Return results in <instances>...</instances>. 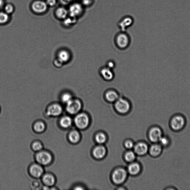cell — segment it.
Returning a JSON list of instances; mask_svg holds the SVG:
<instances>
[{"label": "cell", "mask_w": 190, "mask_h": 190, "mask_svg": "<svg viewBox=\"0 0 190 190\" xmlns=\"http://www.w3.org/2000/svg\"><path fill=\"white\" fill-rule=\"evenodd\" d=\"M186 121L182 114H176L172 116L169 121V127L175 132H180L185 128Z\"/></svg>", "instance_id": "6da1fadb"}, {"label": "cell", "mask_w": 190, "mask_h": 190, "mask_svg": "<svg viewBox=\"0 0 190 190\" xmlns=\"http://www.w3.org/2000/svg\"><path fill=\"white\" fill-rule=\"evenodd\" d=\"M115 41L118 48L123 49H126L129 46L130 39L125 32H121L116 36Z\"/></svg>", "instance_id": "7a4b0ae2"}, {"label": "cell", "mask_w": 190, "mask_h": 190, "mask_svg": "<svg viewBox=\"0 0 190 190\" xmlns=\"http://www.w3.org/2000/svg\"><path fill=\"white\" fill-rule=\"evenodd\" d=\"M114 103L116 110L121 113H126L130 110V102L125 98L120 97L119 99Z\"/></svg>", "instance_id": "3957f363"}, {"label": "cell", "mask_w": 190, "mask_h": 190, "mask_svg": "<svg viewBox=\"0 0 190 190\" xmlns=\"http://www.w3.org/2000/svg\"><path fill=\"white\" fill-rule=\"evenodd\" d=\"M164 134L162 129L160 126L155 125L150 129L148 136L152 142L158 143L159 140Z\"/></svg>", "instance_id": "277c9868"}, {"label": "cell", "mask_w": 190, "mask_h": 190, "mask_svg": "<svg viewBox=\"0 0 190 190\" xmlns=\"http://www.w3.org/2000/svg\"><path fill=\"white\" fill-rule=\"evenodd\" d=\"M82 107V102L79 99L73 98L67 103L66 109L69 113L75 114L80 112Z\"/></svg>", "instance_id": "5b68a950"}, {"label": "cell", "mask_w": 190, "mask_h": 190, "mask_svg": "<svg viewBox=\"0 0 190 190\" xmlns=\"http://www.w3.org/2000/svg\"><path fill=\"white\" fill-rule=\"evenodd\" d=\"M127 176L126 171L123 168H118L113 174L112 179L115 183L121 184L125 181Z\"/></svg>", "instance_id": "8992f818"}, {"label": "cell", "mask_w": 190, "mask_h": 190, "mask_svg": "<svg viewBox=\"0 0 190 190\" xmlns=\"http://www.w3.org/2000/svg\"><path fill=\"white\" fill-rule=\"evenodd\" d=\"M89 122L88 116L84 113L78 114L75 119V124L80 129L86 128L89 125Z\"/></svg>", "instance_id": "52a82bcc"}, {"label": "cell", "mask_w": 190, "mask_h": 190, "mask_svg": "<svg viewBox=\"0 0 190 190\" xmlns=\"http://www.w3.org/2000/svg\"><path fill=\"white\" fill-rule=\"evenodd\" d=\"M83 12L82 5L80 3H75L69 7V12L71 17L76 18L81 15Z\"/></svg>", "instance_id": "ba28073f"}, {"label": "cell", "mask_w": 190, "mask_h": 190, "mask_svg": "<svg viewBox=\"0 0 190 190\" xmlns=\"http://www.w3.org/2000/svg\"><path fill=\"white\" fill-rule=\"evenodd\" d=\"M100 76L104 80L110 81L113 79L114 74L113 69L105 66L100 69L99 71Z\"/></svg>", "instance_id": "9c48e42d"}, {"label": "cell", "mask_w": 190, "mask_h": 190, "mask_svg": "<svg viewBox=\"0 0 190 190\" xmlns=\"http://www.w3.org/2000/svg\"><path fill=\"white\" fill-rule=\"evenodd\" d=\"M36 159L39 164L42 165H46L51 162L52 156L48 152H41L37 154Z\"/></svg>", "instance_id": "30bf717a"}, {"label": "cell", "mask_w": 190, "mask_h": 190, "mask_svg": "<svg viewBox=\"0 0 190 190\" xmlns=\"http://www.w3.org/2000/svg\"><path fill=\"white\" fill-rule=\"evenodd\" d=\"M163 147L159 143H153L148 149V152L152 157H157L161 155L163 151Z\"/></svg>", "instance_id": "8fae6325"}, {"label": "cell", "mask_w": 190, "mask_h": 190, "mask_svg": "<svg viewBox=\"0 0 190 190\" xmlns=\"http://www.w3.org/2000/svg\"><path fill=\"white\" fill-rule=\"evenodd\" d=\"M104 97L106 101L114 103L119 99L120 96L117 91L114 89H109L105 91Z\"/></svg>", "instance_id": "7c38bea8"}, {"label": "cell", "mask_w": 190, "mask_h": 190, "mask_svg": "<svg viewBox=\"0 0 190 190\" xmlns=\"http://www.w3.org/2000/svg\"><path fill=\"white\" fill-rule=\"evenodd\" d=\"M32 8L34 12L37 13H42L47 10V4L44 2L37 1L33 3Z\"/></svg>", "instance_id": "4fadbf2b"}, {"label": "cell", "mask_w": 190, "mask_h": 190, "mask_svg": "<svg viewBox=\"0 0 190 190\" xmlns=\"http://www.w3.org/2000/svg\"><path fill=\"white\" fill-rule=\"evenodd\" d=\"M62 111V107L60 105L54 104L48 107L47 114L49 116H57L61 114Z\"/></svg>", "instance_id": "5bb4252c"}, {"label": "cell", "mask_w": 190, "mask_h": 190, "mask_svg": "<svg viewBox=\"0 0 190 190\" xmlns=\"http://www.w3.org/2000/svg\"><path fill=\"white\" fill-rule=\"evenodd\" d=\"M133 21V19L130 17H125L122 19L119 23V26L121 32H125L127 29L132 26Z\"/></svg>", "instance_id": "9a60e30c"}, {"label": "cell", "mask_w": 190, "mask_h": 190, "mask_svg": "<svg viewBox=\"0 0 190 190\" xmlns=\"http://www.w3.org/2000/svg\"><path fill=\"white\" fill-rule=\"evenodd\" d=\"M148 149L149 147L146 143L141 142L136 145L134 150L136 154L140 155H143L148 153Z\"/></svg>", "instance_id": "2e32d148"}, {"label": "cell", "mask_w": 190, "mask_h": 190, "mask_svg": "<svg viewBox=\"0 0 190 190\" xmlns=\"http://www.w3.org/2000/svg\"><path fill=\"white\" fill-rule=\"evenodd\" d=\"M30 173L34 177H40L43 173V169L39 165L34 164L30 168Z\"/></svg>", "instance_id": "e0dca14e"}, {"label": "cell", "mask_w": 190, "mask_h": 190, "mask_svg": "<svg viewBox=\"0 0 190 190\" xmlns=\"http://www.w3.org/2000/svg\"><path fill=\"white\" fill-rule=\"evenodd\" d=\"M106 153V151L105 148L102 146L96 147L93 152L94 156L97 159L102 158L105 156Z\"/></svg>", "instance_id": "ac0fdd59"}, {"label": "cell", "mask_w": 190, "mask_h": 190, "mask_svg": "<svg viewBox=\"0 0 190 190\" xmlns=\"http://www.w3.org/2000/svg\"><path fill=\"white\" fill-rule=\"evenodd\" d=\"M158 143L163 148H167L171 146V140L169 136L164 134L159 140Z\"/></svg>", "instance_id": "d6986e66"}, {"label": "cell", "mask_w": 190, "mask_h": 190, "mask_svg": "<svg viewBox=\"0 0 190 190\" xmlns=\"http://www.w3.org/2000/svg\"><path fill=\"white\" fill-rule=\"evenodd\" d=\"M70 58V55L69 52L66 50H62L60 52L58 55V59L61 63H65L68 61Z\"/></svg>", "instance_id": "ffe728a7"}, {"label": "cell", "mask_w": 190, "mask_h": 190, "mask_svg": "<svg viewBox=\"0 0 190 190\" xmlns=\"http://www.w3.org/2000/svg\"><path fill=\"white\" fill-rule=\"evenodd\" d=\"M128 171L131 175H137L141 171V166L137 163H133L129 166Z\"/></svg>", "instance_id": "44dd1931"}, {"label": "cell", "mask_w": 190, "mask_h": 190, "mask_svg": "<svg viewBox=\"0 0 190 190\" xmlns=\"http://www.w3.org/2000/svg\"><path fill=\"white\" fill-rule=\"evenodd\" d=\"M69 12L67 10L64 8H59L56 11V15L57 17L60 19H65L67 17Z\"/></svg>", "instance_id": "7402d4cb"}, {"label": "cell", "mask_w": 190, "mask_h": 190, "mask_svg": "<svg viewBox=\"0 0 190 190\" xmlns=\"http://www.w3.org/2000/svg\"><path fill=\"white\" fill-rule=\"evenodd\" d=\"M72 120L70 117L68 116L63 117L60 121V125L63 128H67L71 126L72 124Z\"/></svg>", "instance_id": "603a6c76"}, {"label": "cell", "mask_w": 190, "mask_h": 190, "mask_svg": "<svg viewBox=\"0 0 190 190\" xmlns=\"http://www.w3.org/2000/svg\"><path fill=\"white\" fill-rule=\"evenodd\" d=\"M43 180L45 184L48 186H52L54 184L55 180L53 176L49 174L44 175Z\"/></svg>", "instance_id": "cb8c5ba5"}, {"label": "cell", "mask_w": 190, "mask_h": 190, "mask_svg": "<svg viewBox=\"0 0 190 190\" xmlns=\"http://www.w3.org/2000/svg\"><path fill=\"white\" fill-rule=\"evenodd\" d=\"M69 139L70 141L73 143H77L79 141L80 135L79 133L76 131L72 132L69 134Z\"/></svg>", "instance_id": "d4e9b609"}, {"label": "cell", "mask_w": 190, "mask_h": 190, "mask_svg": "<svg viewBox=\"0 0 190 190\" xmlns=\"http://www.w3.org/2000/svg\"><path fill=\"white\" fill-rule=\"evenodd\" d=\"M97 142L99 144H103L106 141V137L105 134L103 133H99L97 134L96 137Z\"/></svg>", "instance_id": "484cf974"}, {"label": "cell", "mask_w": 190, "mask_h": 190, "mask_svg": "<svg viewBox=\"0 0 190 190\" xmlns=\"http://www.w3.org/2000/svg\"><path fill=\"white\" fill-rule=\"evenodd\" d=\"M9 18V15L6 12H0V24H5L8 22Z\"/></svg>", "instance_id": "4316f807"}, {"label": "cell", "mask_w": 190, "mask_h": 190, "mask_svg": "<svg viewBox=\"0 0 190 190\" xmlns=\"http://www.w3.org/2000/svg\"><path fill=\"white\" fill-rule=\"evenodd\" d=\"M125 160L128 162H132L135 159V154L133 152L129 151L125 154Z\"/></svg>", "instance_id": "83f0119b"}, {"label": "cell", "mask_w": 190, "mask_h": 190, "mask_svg": "<svg viewBox=\"0 0 190 190\" xmlns=\"http://www.w3.org/2000/svg\"><path fill=\"white\" fill-rule=\"evenodd\" d=\"M34 129L37 132H42L44 130L45 128V126L44 124L41 122H38L35 124L34 127Z\"/></svg>", "instance_id": "f1b7e54d"}, {"label": "cell", "mask_w": 190, "mask_h": 190, "mask_svg": "<svg viewBox=\"0 0 190 190\" xmlns=\"http://www.w3.org/2000/svg\"><path fill=\"white\" fill-rule=\"evenodd\" d=\"M61 100L64 103H67L73 98L71 94L69 93H65L61 96Z\"/></svg>", "instance_id": "f546056e"}, {"label": "cell", "mask_w": 190, "mask_h": 190, "mask_svg": "<svg viewBox=\"0 0 190 190\" xmlns=\"http://www.w3.org/2000/svg\"><path fill=\"white\" fill-rule=\"evenodd\" d=\"M5 10L6 13L8 14H11L14 11V7L11 4L7 5L5 7Z\"/></svg>", "instance_id": "4dcf8cb0"}, {"label": "cell", "mask_w": 190, "mask_h": 190, "mask_svg": "<svg viewBox=\"0 0 190 190\" xmlns=\"http://www.w3.org/2000/svg\"><path fill=\"white\" fill-rule=\"evenodd\" d=\"M33 148L34 150L35 151H39V150L42 149V145L39 142H35L33 144Z\"/></svg>", "instance_id": "1f68e13d"}, {"label": "cell", "mask_w": 190, "mask_h": 190, "mask_svg": "<svg viewBox=\"0 0 190 190\" xmlns=\"http://www.w3.org/2000/svg\"><path fill=\"white\" fill-rule=\"evenodd\" d=\"M76 19V18L73 17L72 18H68L64 21V24L67 26H70L75 22Z\"/></svg>", "instance_id": "d6a6232c"}, {"label": "cell", "mask_w": 190, "mask_h": 190, "mask_svg": "<svg viewBox=\"0 0 190 190\" xmlns=\"http://www.w3.org/2000/svg\"><path fill=\"white\" fill-rule=\"evenodd\" d=\"M115 63L112 60L108 61L106 64V67L109 68V69H113L115 67Z\"/></svg>", "instance_id": "836d02e7"}, {"label": "cell", "mask_w": 190, "mask_h": 190, "mask_svg": "<svg viewBox=\"0 0 190 190\" xmlns=\"http://www.w3.org/2000/svg\"><path fill=\"white\" fill-rule=\"evenodd\" d=\"M125 147H126L127 148H128V149H131V148H133L134 146V144L132 141H128L125 143Z\"/></svg>", "instance_id": "e575fe53"}, {"label": "cell", "mask_w": 190, "mask_h": 190, "mask_svg": "<svg viewBox=\"0 0 190 190\" xmlns=\"http://www.w3.org/2000/svg\"><path fill=\"white\" fill-rule=\"evenodd\" d=\"M47 4L50 6H53L56 4V0H47Z\"/></svg>", "instance_id": "d590c367"}, {"label": "cell", "mask_w": 190, "mask_h": 190, "mask_svg": "<svg viewBox=\"0 0 190 190\" xmlns=\"http://www.w3.org/2000/svg\"><path fill=\"white\" fill-rule=\"evenodd\" d=\"M73 1H74V0H61V2L64 3V4L70 2H71Z\"/></svg>", "instance_id": "8d00e7d4"}, {"label": "cell", "mask_w": 190, "mask_h": 190, "mask_svg": "<svg viewBox=\"0 0 190 190\" xmlns=\"http://www.w3.org/2000/svg\"><path fill=\"white\" fill-rule=\"evenodd\" d=\"M164 189L167 190H176L177 189L175 187H173V186H168V187L165 188Z\"/></svg>", "instance_id": "74e56055"}, {"label": "cell", "mask_w": 190, "mask_h": 190, "mask_svg": "<svg viewBox=\"0 0 190 190\" xmlns=\"http://www.w3.org/2000/svg\"><path fill=\"white\" fill-rule=\"evenodd\" d=\"M3 3V0H0V7L2 6Z\"/></svg>", "instance_id": "f35d334b"}]
</instances>
